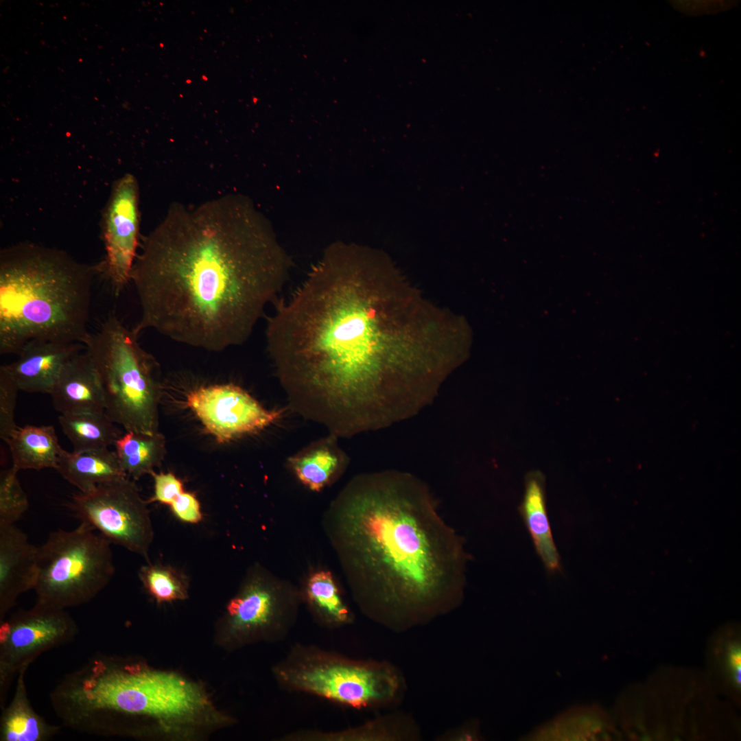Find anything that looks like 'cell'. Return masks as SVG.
Masks as SVG:
<instances>
[{"label":"cell","mask_w":741,"mask_h":741,"mask_svg":"<svg viewBox=\"0 0 741 741\" xmlns=\"http://www.w3.org/2000/svg\"><path fill=\"white\" fill-rule=\"evenodd\" d=\"M290 263L246 198L174 202L132 267L141 311L133 329L210 351L240 345L282 290Z\"/></svg>","instance_id":"6da1fadb"},{"label":"cell","mask_w":741,"mask_h":741,"mask_svg":"<svg viewBox=\"0 0 741 741\" xmlns=\"http://www.w3.org/2000/svg\"><path fill=\"white\" fill-rule=\"evenodd\" d=\"M355 252L329 246L291 297L277 301L267 348L290 407L350 437L405 419L377 280Z\"/></svg>","instance_id":"7a4b0ae2"},{"label":"cell","mask_w":741,"mask_h":741,"mask_svg":"<svg viewBox=\"0 0 741 741\" xmlns=\"http://www.w3.org/2000/svg\"><path fill=\"white\" fill-rule=\"evenodd\" d=\"M325 528L355 602L372 620L400 629L460 604L469 556L415 475L353 478L331 504Z\"/></svg>","instance_id":"3957f363"},{"label":"cell","mask_w":741,"mask_h":741,"mask_svg":"<svg viewBox=\"0 0 741 741\" xmlns=\"http://www.w3.org/2000/svg\"><path fill=\"white\" fill-rule=\"evenodd\" d=\"M62 724L100 736H141L191 722L209 702L196 683L141 661L97 655L66 675L50 694Z\"/></svg>","instance_id":"277c9868"},{"label":"cell","mask_w":741,"mask_h":741,"mask_svg":"<svg viewBox=\"0 0 741 741\" xmlns=\"http://www.w3.org/2000/svg\"><path fill=\"white\" fill-rule=\"evenodd\" d=\"M99 265L33 244L0 255V354H19L34 340L85 346L92 289Z\"/></svg>","instance_id":"5b68a950"},{"label":"cell","mask_w":741,"mask_h":741,"mask_svg":"<svg viewBox=\"0 0 741 741\" xmlns=\"http://www.w3.org/2000/svg\"><path fill=\"white\" fill-rule=\"evenodd\" d=\"M139 335L112 314L85 345L102 388L105 413L126 432L158 431L163 381L158 363Z\"/></svg>","instance_id":"8992f818"},{"label":"cell","mask_w":741,"mask_h":741,"mask_svg":"<svg viewBox=\"0 0 741 741\" xmlns=\"http://www.w3.org/2000/svg\"><path fill=\"white\" fill-rule=\"evenodd\" d=\"M278 686L352 709L389 706L399 700L403 679L385 661L357 659L313 644L296 642L272 667Z\"/></svg>","instance_id":"52a82bcc"},{"label":"cell","mask_w":741,"mask_h":741,"mask_svg":"<svg viewBox=\"0 0 741 741\" xmlns=\"http://www.w3.org/2000/svg\"><path fill=\"white\" fill-rule=\"evenodd\" d=\"M111 543L89 524L52 532L38 547L36 604L58 609L90 602L110 583Z\"/></svg>","instance_id":"ba28073f"},{"label":"cell","mask_w":741,"mask_h":741,"mask_svg":"<svg viewBox=\"0 0 741 741\" xmlns=\"http://www.w3.org/2000/svg\"><path fill=\"white\" fill-rule=\"evenodd\" d=\"M301 593L258 571L228 602L220 622V641L231 650L283 641L295 625Z\"/></svg>","instance_id":"9c48e42d"},{"label":"cell","mask_w":741,"mask_h":741,"mask_svg":"<svg viewBox=\"0 0 741 741\" xmlns=\"http://www.w3.org/2000/svg\"><path fill=\"white\" fill-rule=\"evenodd\" d=\"M148 502L136 484L126 477L75 493L67 506L111 543L121 545L150 562L154 530Z\"/></svg>","instance_id":"30bf717a"},{"label":"cell","mask_w":741,"mask_h":741,"mask_svg":"<svg viewBox=\"0 0 741 741\" xmlns=\"http://www.w3.org/2000/svg\"><path fill=\"white\" fill-rule=\"evenodd\" d=\"M0 706L19 672L39 655L64 645L78 635V628L65 609L36 604L0 622Z\"/></svg>","instance_id":"8fae6325"},{"label":"cell","mask_w":741,"mask_h":741,"mask_svg":"<svg viewBox=\"0 0 741 741\" xmlns=\"http://www.w3.org/2000/svg\"><path fill=\"white\" fill-rule=\"evenodd\" d=\"M186 404L220 444L259 432L274 423L283 413L266 409L245 390L232 384L196 388L187 395Z\"/></svg>","instance_id":"7c38bea8"},{"label":"cell","mask_w":741,"mask_h":741,"mask_svg":"<svg viewBox=\"0 0 741 741\" xmlns=\"http://www.w3.org/2000/svg\"><path fill=\"white\" fill-rule=\"evenodd\" d=\"M139 188L137 179L126 174L113 185L104 211L102 237L106 256L100 273L118 296L130 281L139 235Z\"/></svg>","instance_id":"4fadbf2b"},{"label":"cell","mask_w":741,"mask_h":741,"mask_svg":"<svg viewBox=\"0 0 741 741\" xmlns=\"http://www.w3.org/2000/svg\"><path fill=\"white\" fill-rule=\"evenodd\" d=\"M38 547L15 524H0V622L23 593L34 589Z\"/></svg>","instance_id":"5bb4252c"},{"label":"cell","mask_w":741,"mask_h":741,"mask_svg":"<svg viewBox=\"0 0 741 741\" xmlns=\"http://www.w3.org/2000/svg\"><path fill=\"white\" fill-rule=\"evenodd\" d=\"M84 345L34 340L21 350L19 358L5 368L20 390L50 394L68 361Z\"/></svg>","instance_id":"9a60e30c"},{"label":"cell","mask_w":741,"mask_h":741,"mask_svg":"<svg viewBox=\"0 0 741 741\" xmlns=\"http://www.w3.org/2000/svg\"><path fill=\"white\" fill-rule=\"evenodd\" d=\"M49 395L60 414L105 412L98 375L86 348L65 364Z\"/></svg>","instance_id":"2e32d148"},{"label":"cell","mask_w":741,"mask_h":741,"mask_svg":"<svg viewBox=\"0 0 741 741\" xmlns=\"http://www.w3.org/2000/svg\"><path fill=\"white\" fill-rule=\"evenodd\" d=\"M338 438L329 434L288 458L290 468L310 490L323 489L346 468L348 458L339 446Z\"/></svg>","instance_id":"e0dca14e"},{"label":"cell","mask_w":741,"mask_h":741,"mask_svg":"<svg viewBox=\"0 0 741 741\" xmlns=\"http://www.w3.org/2000/svg\"><path fill=\"white\" fill-rule=\"evenodd\" d=\"M519 510L535 550L546 569L561 570L560 556L552 537L546 508L545 478L538 471L528 473Z\"/></svg>","instance_id":"ac0fdd59"},{"label":"cell","mask_w":741,"mask_h":741,"mask_svg":"<svg viewBox=\"0 0 741 741\" xmlns=\"http://www.w3.org/2000/svg\"><path fill=\"white\" fill-rule=\"evenodd\" d=\"M56 470L83 493L99 484L128 477L115 451L108 449L80 452H69L62 449Z\"/></svg>","instance_id":"d6986e66"},{"label":"cell","mask_w":741,"mask_h":741,"mask_svg":"<svg viewBox=\"0 0 741 741\" xmlns=\"http://www.w3.org/2000/svg\"><path fill=\"white\" fill-rule=\"evenodd\" d=\"M26 670L19 672L14 695L1 708V741H46L59 732L58 726L47 722L31 705L25 680Z\"/></svg>","instance_id":"ffe728a7"},{"label":"cell","mask_w":741,"mask_h":741,"mask_svg":"<svg viewBox=\"0 0 741 741\" xmlns=\"http://www.w3.org/2000/svg\"><path fill=\"white\" fill-rule=\"evenodd\" d=\"M412 726L399 716H383L362 725L338 730L302 729L282 736L280 741H391L412 738Z\"/></svg>","instance_id":"44dd1931"},{"label":"cell","mask_w":741,"mask_h":741,"mask_svg":"<svg viewBox=\"0 0 741 741\" xmlns=\"http://www.w3.org/2000/svg\"><path fill=\"white\" fill-rule=\"evenodd\" d=\"M5 443L19 470L56 469L62 449L52 425L18 427Z\"/></svg>","instance_id":"7402d4cb"},{"label":"cell","mask_w":741,"mask_h":741,"mask_svg":"<svg viewBox=\"0 0 741 741\" xmlns=\"http://www.w3.org/2000/svg\"><path fill=\"white\" fill-rule=\"evenodd\" d=\"M303 597L320 626L338 629L353 623V613L329 572L313 574L306 583Z\"/></svg>","instance_id":"603a6c76"},{"label":"cell","mask_w":741,"mask_h":741,"mask_svg":"<svg viewBox=\"0 0 741 741\" xmlns=\"http://www.w3.org/2000/svg\"><path fill=\"white\" fill-rule=\"evenodd\" d=\"M114 445L121 468L128 478L134 480L151 474L161 464L166 452L165 439L159 432H126Z\"/></svg>","instance_id":"cb8c5ba5"},{"label":"cell","mask_w":741,"mask_h":741,"mask_svg":"<svg viewBox=\"0 0 741 741\" xmlns=\"http://www.w3.org/2000/svg\"><path fill=\"white\" fill-rule=\"evenodd\" d=\"M58 422L75 452L108 449L121 435L105 412L61 414Z\"/></svg>","instance_id":"d4e9b609"},{"label":"cell","mask_w":741,"mask_h":741,"mask_svg":"<svg viewBox=\"0 0 741 741\" xmlns=\"http://www.w3.org/2000/svg\"><path fill=\"white\" fill-rule=\"evenodd\" d=\"M138 574L145 590L157 603L188 598V577L174 567L150 561L140 567Z\"/></svg>","instance_id":"484cf974"},{"label":"cell","mask_w":741,"mask_h":741,"mask_svg":"<svg viewBox=\"0 0 741 741\" xmlns=\"http://www.w3.org/2000/svg\"><path fill=\"white\" fill-rule=\"evenodd\" d=\"M19 469L13 465L0 473V524H12L29 507L27 497L17 478Z\"/></svg>","instance_id":"4316f807"},{"label":"cell","mask_w":741,"mask_h":741,"mask_svg":"<svg viewBox=\"0 0 741 741\" xmlns=\"http://www.w3.org/2000/svg\"><path fill=\"white\" fill-rule=\"evenodd\" d=\"M16 381L5 365L0 367V438L5 442L17 429L14 411L18 391Z\"/></svg>","instance_id":"83f0119b"},{"label":"cell","mask_w":741,"mask_h":741,"mask_svg":"<svg viewBox=\"0 0 741 741\" xmlns=\"http://www.w3.org/2000/svg\"><path fill=\"white\" fill-rule=\"evenodd\" d=\"M150 475L154 479V493L147 501L148 504L157 502L170 505L174 499L184 491L181 480L172 473H156L154 471Z\"/></svg>","instance_id":"f1b7e54d"},{"label":"cell","mask_w":741,"mask_h":741,"mask_svg":"<svg viewBox=\"0 0 741 741\" xmlns=\"http://www.w3.org/2000/svg\"><path fill=\"white\" fill-rule=\"evenodd\" d=\"M169 506L173 514L183 522L197 524L202 519L200 504L192 493L183 491Z\"/></svg>","instance_id":"f546056e"},{"label":"cell","mask_w":741,"mask_h":741,"mask_svg":"<svg viewBox=\"0 0 741 741\" xmlns=\"http://www.w3.org/2000/svg\"><path fill=\"white\" fill-rule=\"evenodd\" d=\"M727 664L732 672L735 684L740 685L741 653L738 645L732 646L728 652Z\"/></svg>","instance_id":"4dcf8cb0"}]
</instances>
